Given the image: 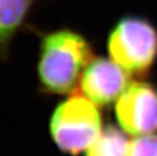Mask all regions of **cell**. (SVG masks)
Here are the masks:
<instances>
[{
    "mask_svg": "<svg viewBox=\"0 0 157 156\" xmlns=\"http://www.w3.org/2000/svg\"><path fill=\"white\" fill-rule=\"evenodd\" d=\"M130 74L113 61L93 58L82 75L83 94L98 105H108L129 86Z\"/></svg>",
    "mask_w": 157,
    "mask_h": 156,
    "instance_id": "cell-5",
    "label": "cell"
},
{
    "mask_svg": "<svg viewBox=\"0 0 157 156\" xmlns=\"http://www.w3.org/2000/svg\"><path fill=\"white\" fill-rule=\"evenodd\" d=\"M40 0H0V58L6 59L14 36Z\"/></svg>",
    "mask_w": 157,
    "mask_h": 156,
    "instance_id": "cell-6",
    "label": "cell"
},
{
    "mask_svg": "<svg viewBox=\"0 0 157 156\" xmlns=\"http://www.w3.org/2000/svg\"><path fill=\"white\" fill-rule=\"evenodd\" d=\"M116 117L126 133L145 136L157 130V93L148 83L133 82L120 95Z\"/></svg>",
    "mask_w": 157,
    "mask_h": 156,
    "instance_id": "cell-4",
    "label": "cell"
},
{
    "mask_svg": "<svg viewBox=\"0 0 157 156\" xmlns=\"http://www.w3.org/2000/svg\"><path fill=\"white\" fill-rule=\"evenodd\" d=\"M129 156H157V134L140 136L130 143Z\"/></svg>",
    "mask_w": 157,
    "mask_h": 156,
    "instance_id": "cell-8",
    "label": "cell"
},
{
    "mask_svg": "<svg viewBox=\"0 0 157 156\" xmlns=\"http://www.w3.org/2000/svg\"><path fill=\"white\" fill-rule=\"evenodd\" d=\"M108 51L129 74L143 77L157 60V29L146 18L125 16L109 36Z\"/></svg>",
    "mask_w": 157,
    "mask_h": 156,
    "instance_id": "cell-3",
    "label": "cell"
},
{
    "mask_svg": "<svg viewBox=\"0 0 157 156\" xmlns=\"http://www.w3.org/2000/svg\"><path fill=\"white\" fill-rule=\"evenodd\" d=\"M101 125V112L94 102L84 94H73L55 108L49 131L60 150L75 156L98 139Z\"/></svg>",
    "mask_w": 157,
    "mask_h": 156,
    "instance_id": "cell-2",
    "label": "cell"
},
{
    "mask_svg": "<svg viewBox=\"0 0 157 156\" xmlns=\"http://www.w3.org/2000/svg\"><path fill=\"white\" fill-rule=\"evenodd\" d=\"M92 59L91 46L78 32L61 29L46 34L36 65L41 90L56 95L73 93Z\"/></svg>",
    "mask_w": 157,
    "mask_h": 156,
    "instance_id": "cell-1",
    "label": "cell"
},
{
    "mask_svg": "<svg viewBox=\"0 0 157 156\" xmlns=\"http://www.w3.org/2000/svg\"><path fill=\"white\" fill-rule=\"evenodd\" d=\"M130 143L126 135L113 125L103 128L85 156H129Z\"/></svg>",
    "mask_w": 157,
    "mask_h": 156,
    "instance_id": "cell-7",
    "label": "cell"
}]
</instances>
